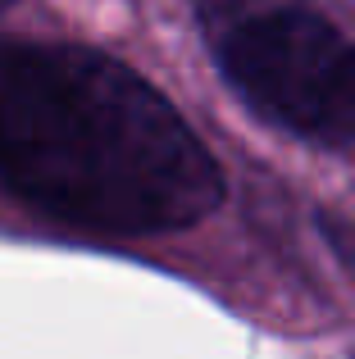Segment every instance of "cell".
<instances>
[{"label":"cell","mask_w":355,"mask_h":359,"mask_svg":"<svg viewBox=\"0 0 355 359\" xmlns=\"http://www.w3.org/2000/svg\"><path fill=\"white\" fill-rule=\"evenodd\" d=\"M219 69L260 118L355 155V41L305 9H269L219 36Z\"/></svg>","instance_id":"2"},{"label":"cell","mask_w":355,"mask_h":359,"mask_svg":"<svg viewBox=\"0 0 355 359\" xmlns=\"http://www.w3.org/2000/svg\"><path fill=\"white\" fill-rule=\"evenodd\" d=\"M319 232L328 237V245H333V255H337L342 264L355 273V223H347V219H319Z\"/></svg>","instance_id":"3"},{"label":"cell","mask_w":355,"mask_h":359,"mask_svg":"<svg viewBox=\"0 0 355 359\" xmlns=\"http://www.w3.org/2000/svg\"><path fill=\"white\" fill-rule=\"evenodd\" d=\"M9 5H14V0H0V14H5V9H9Z\"/></svg>","instance_id":"4"},{"label":"cell","mask_w":355,"mask_h":359,"mask_svg":"<svg viewBox=\"0 0 355 359\" xmlns=\"http://www.w3.org/2000/svg\"><path fill=\"white\" fill-rule=\"evenodd\" d=\"M0 187L109 237L210 219L223 173L187 118L114 55L0 41Z\"/></svg>","instance_id":"1"}]
</instances>
